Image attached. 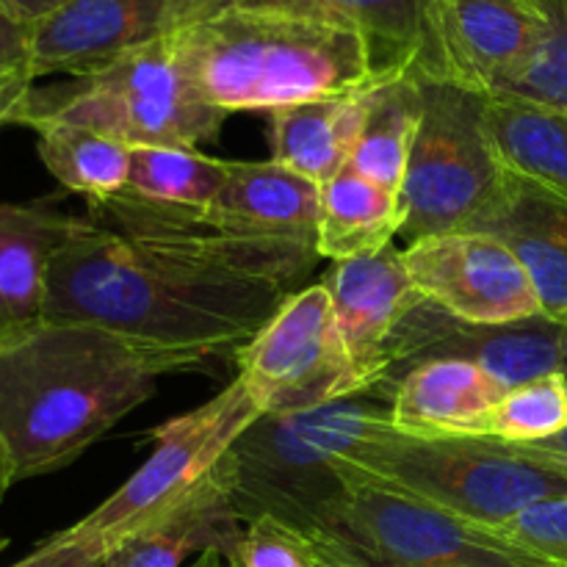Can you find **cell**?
I'll list each match as a JSON object with an SVG mask.
<instances>
[{"instance_id":"cell-24","label":"cell","mask_w":567,"mask_h":567,"mask_svg":"<svg viewBox=\"0 0 567 567\" xmlns=\"http://www.w3.org/2000/svg\"><path fill=\"white\" fill-rule=\"evenodd\" d=\"M25 125L37 131L39 158L50 175L66 192L86 197L92 208L120 197L127 188L133 158L127 142L59 120H28Z\"/></svg>"},{"instance_id":"cell-12","label":"cell","mask_w":567,"mask_h":567,"mask_svg":"<svg viewBox=\"0 0 567 567\" xmlns=\"http://www.w3.org/2000/svg\"><path fill=\"white\" fill-rule=\"evenodd\" d=\"M421 78L502 97L543 37L537 0H430Z\"/></svg>"},{"instance_id":"cell-10","label":"cell","mask_w":567,"mask_h":567,"mask_svg":"<svg viewBox=\"0 0 567 567\" xmlns=\"http://www.w3.org/2000/svg\"><path fill=\"white\" fill-rule=\"evenodd\" d=\"M172 219L203 247H238L269 260L293 282L319 260L321 188L277 161H233L227 183L205 208H175Z\"/></svg>"},{"instance_id":"cell-6","label":"cell","mask_w":567,"mask_h":567,"mask_svg":"<svg viewBox=\"0 0 567 567\" xmlns=\"http://www.w3.org/2000/svg\"><path fill=\"white\" fill-rule=\"evenodd\" d=\"M421 127L402 186L408 241L476 230L502 199L509 169L491 133V97L421 78Z\"/></svg>"},{"instance_id":"cell-32","label":"cell","mask_w":567,"mask_h":567,"mask_svg":"<svg viewBox=\"0 0 567 567\" xmlns=\"http://www.w3.org/2000/svg\"><path fill=\"white\" fill-rule=\"evenodd\" d=\"M496 532L548 565L567 567V496L532 504Z\"/></svg>"},{"instance_id":"cell-1","label":"cell","mask_w":567,"mask_h":567,"mask_svg":"<svg viewBox=\"0 0 567 567\" xmlns=\"http://www.w3.org/2000/svg\"><path fill=\"white\" fill-rule=\"evenodd\" d=\"M288 293L197 249L89 216L50 260L42 319L219 358L252 341Z\"/></svg>"},{"instance_id":"cell-28","label":"cell","mask_w":567,"mask_h":567,"mask_svg":"<svg viewBox=\"0 0 567 567\" xmlns=\"http://www.w3.org/2000/svg\"><path fill=\"white\" fill-rule=\"evenodd\" d=\"M567 430V371L537 377L502 393L491 413L482 419L476 435L493 441L540 443Z\"/></svg>"},{"instance_id":"cell-4","label":"cell","mask_w":567,"mask_h":567,"mask_svg":"<svg viewBox=\"0 0 567 567\" xmlns=\"http://www.w3.org/2000/svg\"><path fill=\"white\" fill-rule=\"evenodd\" d=\"M393 380L316 410L260 415L227 452V504L238 524L275 518L305 537L324 535L347 485L338 460L391 421Z\"/></svg>"},{"instance_id":"cell-30","label":"cell","mask_w":567,"mask_h":567,"mask_svg":"<svg viewBox=\"0 0 567 567\" xmlns=\"http://www.w3.org/2000/svg\"><path fill=\"white\" fill-rule=\"evenodd\" d=\"M227 557L236 567H319L308 537L275 518L244 524Z\"/></svg>"},{"instance_id":"cell-15","label":"cell","mask_w":567,"mask_h":567,"mask_svg":"<svg viewBox=\"0 0 567 567\" xmlns=\"http://www.w3.org/2000/svg\"><path fill=\"white\" fill-rule=\"evenodd\" d=\"M338 336L352 363L360 391L391 380V354L402 321L424 302L402 249H380L365 258L336 264L327 277Z\"/></svg>"},{"instance_id":"cell-38","label":"cell","mask_w":567,"mask_h":567,"mask_svg":"<svg viewBox=\"0 0 567 567\" xmlns=\"http://www.w3.org/2000/svg\"><path fill=\"white\" fill-rule=\"evenodd\" d=\"M11 485H17L14 474H11V465H9V460H6V454L0 452V502H3L6 493L11 491ZM6 546H9V537L0 535V551H3Z\"/></svg>"},{"instance_id":"cell-2","label":"cell","mask_w":567,"mask_h":567,"mask_svg":"<svg viewBox=\"0 0 567 567\" xmlns=\"http://www.w3.org/2000/svg\"><path fill=\"white\" fill-rule=\"evenodd\" d=\"M208 360L75 321L42 319L0 336V452L14 482L72 465L150 402L164 377Z\"/></svg>"},{"instance_id":"cell-17","label":"cell","mask_w":567,"mask_h":567,"mask_svg":"<svg viewBox=\"0 0 567 567\" xmlns=\"http://www.w3.org/2000/svg\"><path fill=\"white\" fill-rule=\"evenodd\" d=\"M426 6L430 0H172L169 28L219 9L313 17L363 33L374 48L377 64L388 75H421L430 44Z\"/></svg>"},{"instance_id":"cell-3","label":"cell","mask_w":567,"mask_h":567,"mask_svg":"<svg viewBox=\"0 0 567 567\" xmlns=\"http://www.w3.org/2000/svg\"><path fill=\"white\" fill-rule=\"evenodd\" d=\"M166 39L194 92L227 116L354 97L399 78L354 28L282 11L219 9L177 22Z\"/></svg>"},{"instance_id":"cell-33","label":"cell","mask_w":567,"mask_h":567,"mask_svg":"<svg viewBox=\"0 0 567 567\" xmlns=\"http://www.w3.org/2000/svg\"><path fill=\"white\" fill-rule=\"evenodd\" d=\"M105 557H109V548L97 537L81 535L70 526L11 567H103Z\"/></svg>"},{"instance_id":"cell-23","label":"cell","mask_w":567,"mask_h":567,"mask_svg":"<svg viewBox=\"0 0 567 567\" xmlns=\"http://www.w3.org/2000/svg\"><path fill=\"white\" fill-rule=\"evenodd\" d=\"M404 199L399 192L365 181L358 172L347 169L321 186V214L316 249L319 258L343 264L365 258L391 247L402 236Z\"/></svg>"},{"instance_id":"cell-34","label":"cell","mask_w":567,"mask_h":567,"mask_svg":"<svg viewBox=\"0 0 567 567\" xmlns=\"http://www.w3.org/2000/svg\"><path fill=\"white\" fill-rule=\"evenodd\" d=\"M507 446H513V443H507ZM513 449L518 454H524L526 460L543 465V468H548L551 474L563 476V480L567 482V430L563 432V435L548 437V441L524 443V446H513Z\"/></svg>"},{"instance_id":"cell-18","label":"cell","mask_w":567,"mask_h":567,"mask_svg":"<svg viewBox=\"0 0 567 567\" xmlns=\"http://www.w3.org/2000/svg\"><path fill=\"white\" fill-rule=\"evenodd\" d=\"M513 249L529 275L543 316L567 321V203L509 172L493 214L476 227Z\"/></svg>"},{"instance_id":"cell-19","label":"cell","mask_w":567,"mask_h":567,"mask_svg":"<svg viewBox=\"0 0 567 567\" xmlns=\"http://www.w3.org/2000/svg\"><path fill=\"white\" fill-rule=\"evenodd\" d=\"M78 221L48 199L0 203V336L42 321L50 260Z\"/></svg>"},{"instance_id":"cell-29","label":"cell","mask_w":567,"mask_h":567,"mask_svg":"<svg viewBox=\"0 0 567 567\" xmlns=\"http://www.w3.org/2000/svg\"><path fill=\"white\" fill-rule=\"evenodd\" d=\"M537 6L543 14L540 44L502 97L567 114V0H537Z\"/></svg>"},{"instance_id":"cell-11","label":"cell","mask_w":567,"mask_h":567,"mask_svg":"<svg viewBox=\"0 0 567 567\" xmlns=\"http://www.w3.org/2000/svg\"><path fill=\"white\" fill-rule=\"evenodd\" d=\"M238 377L264 415H291L360 391L338 336L327 282L288 293L252 341L236 352Z\"/></svg>"},{"instance_id":"cell-37","label":"cell","mask_w":567,"mask_h":567,"mask_svg":"<svg viewBox=\"0 0 567 567\" xmlns=\"http://www.w3.org/2000/svg\"><path fill=\"white\" fill-rule=\"evenodd\" d=\"M188 567H236V565H233V559L227 557L221 548H205V551L197 554V559H194Z\"/></svg>"},{"instance_id":"cell-9","label":"cell","mask_w":567,"mask_h":567,"mask_svg":"<svg viewBox=\"0 0 567 567\" xmlns=\"http://www.w3.org/2000/svg\"><path fill=\"white\" fill-rule=\"evenodd\" d=\"M260 415L247 388L233 380L210 402L158 426L147 463L72 529L97 537L109 551L136 532L150 529L210 480L233 443Z\"/></svg>"},{"instance_id":"cell-35","label":"cell","mask_w":567,"mask_h":567,"mask_svg":"<svg viewBox=\"0 0 567 567\" xmlns=\"http://www.w3.org/2000/svg\"><path fill=\"white\" fill-rule=\"evenodd\" d=\"M64 3H70V0H0V11L20 25L33 28L48 20L50 14H55Z\"/></svg>"},{"instance_id":"cell-7","label":"cell","mask_w":567,"mask_h":567,"mask_svg":"<svg viewBox=\"0 0 567 567\" xmlns=\"http://www.w3.org/2000/svg\"><path fill=\"white\" fill-rule=\"evenodd\" d=\"M28 120L86 125L131 147H199L221 131L227 114L194 92L164 33L72 86L33 89L20 125Z\"/></svg>"},{"instance_id":"cell-5","label":"cell","mask_w":567,"mask_h":567,"mask_svg":"<svg viewBox=\"0 0 567 567\" xmlns=\"http://www.w3.org/2000/svg\"><path fill=\"white\" fill-rule=\"evenodd\" d=\"M338 465L487 529H498L532 504L567 496L563 476L507 443L480 435H413L391 421Z\"/></svg>"},{"instance_id":"cell-27","label":"cell","mask_w":567,"mask_h":567,"mask_svg":"<svg viewBox=\"0 0 567 567\" xmlns=\"http://www.w3.org/2000/svg\"><path fill=\"white\" fill-rule=\"evenodd\" d=\"M230 164L197 147H133L125 192L144 203L205 208L227 183Z\"/></svg>"},{"instance_id":"cell-20","label":"cell","mask_w":567,"mask_h":567,"mask_svg":"<svg viewBox=\"0 0 567 567\" xmlns=\"http://www.w3.org/2000/svg\"><path fill=\"white\" fill-rule=\"evenodd\" d=\"M504 391L480 365L426 360L393 380L391 424L413 435H476Z\"/></svg>"},{"instance_id":"cell-31","label":"cell","mask_w":567,"mask_h":567,"mask_svg":"<svg viewBox=\"0 0 567 567\" xmlns=\"http://www.w3.org/2000/svg\"><path fill=\"white\" fill-rule=\"evenodd\" d=\"M31 28L0 11V125H20L33 97Z\"/></svg>"},{"instance_id":"cell-26","label":"cell","mask_w":567,"mask_h":567,"mask_svg":"<svg viewBox=\"0 0 567 567\" xmlns=\"http://www.w3.org/2000/svg\"><path fill=\"white\" fill-rule=\"evenodd\" d=\"M491 133L513 175L567 203V114L513 97H491Z\"/></svg>"},{"instance_id":"cell-21","label":"cell","mask_w":567,"mask_h":567,"mask_svg":"<svg viewBox=\"0 0 567 567\" xmlns=\"http://www.w3.org/2000/svg\"><path fill=\"white\" fill-rule=\"evenodd\" d=\"M374 92V89H371ZM365 94L291 105L269 114L271 161L327 186L349 166L365 120Z\"/></svg>"},{"instance_id":"cell-14","label":"cell","mask_w":567,"mask_h":567,"mask_svg":"<svg viewBox=\"0 0 567 567\" xmlns=\"http://www.w3.org/2000/svg\"><path fill=\"white\" fill-rule=\"evenodd\" d=\"M426 360L474 363L509 391L565 371V324L543 313L507 324H468L424 299L396 330L391 380Z\"/></svg>"},{"instance_id":"cell-36","label":"cell","mask_w":567,"mask_h":567,"mask_svg":"<svg viewBox=\"0 0 567 567\" xmlns=\"http://www.w3.org/2000/svg\"><path fill=\"white\" fill-rule=\"evenodd\" d=\"M310 546H313V551H316V563H319V567H360V565H354L352 559L341 557V554H338L336 548L327 546V543L310 540Z\"/></svg>"},{"instance_id":"cell-16","label":"cell","mask_w":567,"mask_h":567,"mask_svg":"<svg viewBox=\"0 0 567 567\" xmlns=\"http://www.w3.org/2000/svg\"><path fill=\"white\" fill-rule=\"evenodd\" d=\"M172 0H70L31 28L33 81L89 78L164 37Z\"/></svg>"},{"instance_id":"cell-22","label":"cell","mask_w":567,"mask_h":567,"mask_svg":"<svg viewBox=\"0 0 567 567\" xmlns=\"http://www.w3.org/2000/svg\"><path fill=\"white\" fill-rule=\"evenodd\" d=\"M238 532L241 524L230 515L227 476L219 463L210 480L175 513L116 543L103 567H183L192 554H203L205 548L230 554Z\"/></svg>"},{"instance_id":"cell-8","label":"cell","mask_w":567,"mask_h":567,"mask_svg":"<svg viewBox=\"0 0 567 567\" xmlns=\"http://www.w3.org/2000/svg\"><path fill=\"white\" fill-rule=\"evenodd\" d=\"M347 485L324 535L360 567H554L524 551L496 529L471 524L441 507L374 485L338 465Z\"/></svg>"},{"instance_id":"cell-39","label":"cell","mask_w":567,"mask_h":567,"mask_svg":"<svg viewBox=\"0 0 567 567\" xmlns=\"http://www.w3.org/2000/svg\"><path fill=\"white\" fill-rule=\"evenodd\" d=\"M565 371H567V321H565Z\"/></svg>"},{"instance_id":"cell-25","label":"cell","mask_w":567,"mask_h":567,"mask_svg":"<svg viewBox=\"0 0 567 567\" xmlns=\"http://www.w3.org/2000/svg\"><path fill=\"white\" fill-rule=\"evenodd\" d=\"M419 75H399L369 92L365 120L358 144L349 158V169L382 188L402 194L410 155L421 127Z\"/></svg>"},{"instance_id":"cell-13","label":"cell","mask_w":567,"mask_h":567,"mask_svg":"<svg viewBox=\"0 0 567 567\" xmlns=\"http://www.w3.org/2000/svg\"><path fill=\"white\" fill-rule=\"evenodd\" d=\"M426 302L468 324H507L543 313L529 275L491 233L460 230L419 238L402 249Z\"/></svg>"}]
</instances>
